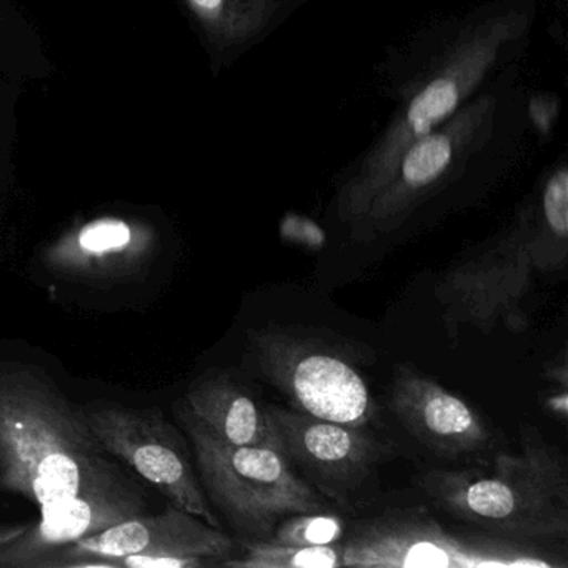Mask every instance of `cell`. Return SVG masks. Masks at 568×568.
<instances>
[{
	"instance_id": "obj_1",
	"label": "cell",
	"mask_w": 568,
	"mask_h": 568,
	"mask_svg": "<svg viewBox=\"0 0 568 568\" xmlns=\"http://www.w3.org/2000/svg\"><path fill=\"white\" fill-rule=\"evenodd\" d=\"M535 0H490L424 29L394 71V115L348 165L335 189L338 221L351 227L418 139L440 128L528 45Z\"/></svg>"
},
{
	"instance_id": "obj_2",
	"label": "cell",
	"mask_w": 568,
	"mask_h": 568,
	"mask_svg": "<svg viewBox=\"0 0 568 568\" xmlns=\"http://www.w3.org/2000/svg\"><path fill=\"white\" fill-rule=\"evenodd\" d=\"M531 131L528 94L515 62L405 151L384 187L348 227L352 237L358 242L387 237L452 189L470 179L501 174L527 151Z\"/></svg>"
},
{
	"instance_id": "obj_3",
	"label": "cell",
	"mask_w": 568,
	"mask_h": 568,
	"mask_svg": "<svg viewBox=\"0 0 568 568\" xmlns=\"http://www.w3.org/2000/svg\"><path fill=\"white\" fill-rule=\"evenodd\" d=\"M129 480L89 427L84 408L29 367H0V491L42 510Z\"/></svg>"
},
{
	"instance_id": "obj_4",
	"label": "cell",
	"mask_w": 568,
	"mask_h": 568,
	"mask_svg": "<svg viewBox=\"0 0 568 568\" xmlns=\"http://www.w3.org/2000/svg\"><path fill=\"white\" fill-rule=\"evenodd\" d=\"M568 262V168L560 162L500 234L452 265L435 284L448 334L460 327L520 334L530 325L527 304L541 275Z\"/></svg>"
},
{
	"instance_id": "obj_5",
	"label": "cell",
	"mask_w": 568,
	"mask_h": 568,
	"mask_svg": "<svg viewBox=\"0 0 568 568\" xmlns=\"http://www.w3.org/2000/svg\"><path fill=\"white\" fill-rule=\"evenodd\" d=\"M420 488L445 514L480 530L515 540L567 538V465L541 437L524 435L520 454H498L487 470L425 471Z\"/></svg>"
},
{
	"instance_id": "obj_6",
	"label": "cell",
	"mask_w": 568,
	"mask_h": 568,
	"mask_svg": "<svg viewBox=\"0 0 568 568\" xmlns=\"http://www.w3.org/2000/svg\"><path fill=\"white\" fill-rule=\"evenodd\" d=\"M178 417L192 440L202 487L245 540L271 537L288 515L327 510L324 498L298 477L284 452L225 444L184 402L178 405Z\"/></svg>"
},
{
	"instance_id": "obj_7",
	"label": "cell",
	"mask_w": 568,
	"mask_h": 568,
	"mask_svg": "<svg viewBox=\"0 0 568 568\" xmlns=\"http://www.w3.org/2000/svg\"><path fill=\"white\" fill-rule=\"evenodd\" d=\"M342 567L567 568L538 541L515 540L478 528L454 530L427 515L375 518L344 544Z\"/></svg>"
},
{
	"instance_id": "obj_8",
	"label": "cell",
	"mask_w": 568,
	"mask_h": 568,
	"mask_svg": "<svg viewBox=\"0 0 568 568\" xmlns=\"http://www.w3.org/2000/svg\"><path fill=\"white\" fill-rule=\"evenodd\" d=\"M232 557L229 535L171 504L162 514L144 511L79 538L36 568H207Z\"/></svg>"
},
{
	"instance_id": "obj_9",
	"label": "cell",
	"mask_w": 568,
	"mask_h": 568,
	"mask_svg": "<svg viewBox=\"0 0 568 568\" xmlns=\"http://www.w3.org/2000/svg\"><path fill=\"white\" fill-rule=\"evenodd\" d=\"M252 354L258 371L292 408L322 420L367 428L378 408L361 372L318 341L285 331L255 332Z\"/></svg>"
},
{
	"instance_id": "obj_10",
	"label": "cell",
	"mask_w": 568,
	"mask_h": 568,
	"mask_svg": "<svg viewBox=\"0 0 568 568\" xmlns=\"http://www.w3.org/2000/svg\"><path fill=\"white\" fill-rule=\"evenodd\" d=\"M84 414L111 457L134 468L175 507L222 528L195 474L184 438L161 408L104 404L85 407Z\"/></svg>"
},
{
	"instance_id": "obj_11",
	"label": "cell",
	"mask_w": 568,
	"mask_h": 568,
	"mask_svg": "<svg viewBox=\"0 0 568 568\" xmlns=\"http://www.w3.org/2000/svg\"><path fill=\"white\" fill-rule=\"evenodd\" d=\"M267 412L291 464L338 504H347L352 491L387 455V445L368 434L367 428L322 420L275 405H267Z\"/></svg>"
},
{
	"instance_id": "obj_12",
	"label": "cell",
	"mask_w": 568,
	"mask_h": 568,
	"mask_svg": "<svg viewBox=\"0 0 568 568\" xmlns=\"http://www.w3.org/2000/svg\"><path fill=\"white\" fill-rule=\"evenodd\" d=\"M145 510L148 495L135 478L65 498L42 508L21 537L0 545V567L36 568L52 551Z\"/></svg>"
},
{
	"instance_id": "obj_13",
	"label": "cell",
	"mask_w": 568,
	"mask_h": 568,
	"mask_svg": "<svg viewBox=\"0 0 568 568\" xmlns=\"http://www.w3.org/2000/svg\"><path fill=\"white\" fill-rule=\"evenodd\" d=\"M390 407L418 444L442 457H464L490 444V428L481 415L412 365L395 372Z\"/></svg>"
},
{
	"instance_id": "obj_14",
	"label": "cell",
	"mask_w": 568,
	"mask_h": 568,
	"mask_svg": "<svg viewBox=\"0 0 568 568\" xmlns=\"http://www.w3.org/2000/svg\"><path fill=\"white\" fill-rule=\"evenodd\" d=\"M155 235L142 224L101 217L68 232L42 255V264L69 281H134L154 258Z\"/></svg>"
},
{
	"instance_id": "obj_15",
	"label": "cell",
	"mask_w": 568,
	"mask_h": 568,
	"mask_svg": "<svg viewBox=\"0 0 568 568\" xmlns=\"http://www.w3.org/2000/svg\"><path fill=\"white\" fill-rule=\"evenodd\" d=\"M184 404L209 432L229 445L282 450L267 407L225 374L212 375L189 390Z\"/></svg>"
},
{
	"instance_id": "obj_16",
	"label": "cell",
	"mask_w": 568,
	"mask_h": 568,
	"mask_svg": "<svg viewBox=\"0 0 568 568\" xmlns=\"http://www.w3.org/2000/svg\"><path fill=\"white\" fill-rule=\"evenodd\" d=\"M344 564V544L325 547H297L271 538L244 540V554L229 558L231 568H335Z\"/></svg>"
},
{
	"instance_id": "obj_17",
	"label": "cell",
	"mask_w": 568,
	"mask_h": 568,
	"mask_svg": "<svg viewBox=\"0 0 568 568\" xmlns=\"http://www.w3.org/2000/svg\"><path fill=\"white\" fill-rule=\"evenodd\" d=\"M344 518L325 511L294 514L285 517L272 531L271 540L297 547H325L342 544Z\"/></svg>"
},
{
	"instance_id": "obj_18",
	"label": "cell",
	"mask_w": 568,
	"mask_h": 568,
	"mask_svg": "<svg viewBox=\"0 0 568 568\" xmlns=\"http://www.w3.org/2000/svg\"><path fill=\"white\" fill-rule=\"evenodd\" d=\"M29 524H0V545L9 544L28 530Z\"/></svg>"
}]
</instances>
